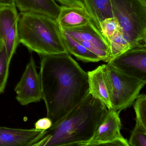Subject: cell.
<instances>
[{"label":"cell","instance_id":"cell-1","mask_svg":"<svg viewBox=\"0 0 146 146\" xmlns=\"http://www.w3.org/2000/svg\"><path fill=\"white\" fill-rule=\"evenodd\" d=\"M41 57L42 99L53 125L89 94L88 74L68 53Z\"/></svg>","mask_w":146,"mask_h":146},{"label":"cell","instance_id":"cell-2","mask_svg":"<svg viewBox=\"0 0 146 146\" xmlns=\"http://www.w3.org/2000/svg\"><path fill=\"white\" fill-rule=\"evenodd\" d=\"M109 111L105 105L89 94L66 116L43 131L36 142L42 139L44 146H79L88 143Z\"/></svg>","mask_w":146,"mask_h":146},{"label":"cell","instance_id":"cell-3","mask_svg":"<svg viewBox=\"0 0 146 146\" xmlns=\"http://www.w3.org/2000/svg\"><path fill=\"white\" fill-rule=\"evenodd\" d=\"M19 42L40 56L68 53L56 20L40 14L20 13Z\"/></svg>","mask_w":146,"mask_h":146},{"label":"cell","instance_id":"cell-4","mask_svg":"<svg viewBox=\"0 0 146 146\" xmlns=\"http://www.w3.org/2000/svg\"><path fill=\"white\" fill-rule=\"evenodd\" d=\"M114 17L133 48H146V3L143 0H111Z\"/></svg>","mask_w":146,"mask_h":146},{"label":"cell","instance_id":"cell-5","mask_svg":"<svg viewBox=\"0 0 146 146\" xmlns=\"http://www.w3.org/2000/svg\"><path fill=\"white\" fill-rule=\"evenodd\" d=\"M111 86V110L120 112L130 107L145 84L107 63Z\"/></svg>","mask_w":146,"mask_h":146},{"label":"cell","instance_id":"cell-6","mask_svg":"<svg viewBox=\"0 0 146 146\" xmlns=\"http://www.w3.org/2000/svg\"><path fill=\"white\" fill-rule=\"evenodd\" d=\"M63 31L98 56L101 60L107 63L110 61L111 55L109 43L93 21L82 27Z\"/></svg>","mask_w":146,"mask_h":146},{"label":"cell","instance_id":"cell-7","mask_svg":"<svg viewBox=\"0 0 146 146\" xmlns=\"http://www.w3.org/2000/svg\"><path fill=\"white\" fill-rule=\"evenodd\" d=\"M17 101L22 106L37 103L42 99V85L32 56L26 67L20 80L15 88Z\"/></svg>","mask_w":146,"mask_h":146},{"label":"cell","instance_id":"cell-8","mask_svg":"<svg viewBox=\"0 0 146 146\" xmlns=\"http://www.w3.org/2000/svg\"><path fill=\"white\" fill-rule=\"evenodd\" d=\"M19 15L15 4L0 7V38L11 60L20 44Z\"/></svg>","mask_w":146,"mask_h":146},{"label":"cell","instance_id":"cell-9","mask_svg":"<svg viewBox=\"0 0 146 146\" xmlns=\"http://www.w3.org/2000/svg\"><path fill=\"white\" fill-rule=\"evenodd\" d=\"M108 63L146 84V48L131 49Z\"/></svg>","mask_w":146,"mask_h":146},{"label":"cell","instance_id":"cell-10","mask_svg":"<svg viewBox=\"0 0 146 146\" xmlns=\"http://www.w3.org/2000/svg\"><path fill=\"white\" fill-rule=\"evenodd\" d=\"M89 94L111 110V86L107 64L88 72Z\"/></svg>","mask_w":146,"mask_h":146},{"label":"cell","instance_id":"cell-11","mask_svg":"<svg viewBox=\"0 0 146 146\" xmlns=\"http://www.w3.org/2000/svg\"><path fill=\"white\" fill-rule=\"evenodd\" d=\"M43 131L0 127V146H32Z\"/></svg>","mask_w":146,"mask_h":146},{"label":"cell","instance_id":"cell-12","mask_svg":"<svg viewBox=\"0 0 146 146\" xmlns=\"http://www.w3.org/2000/svg\"><path fill=\"white\" fill-rule=\"evenodd\" d=\"M119 113L114 110H109L89 142H107L123 138Z\"/></svg>","mask_w":146,"mask_h":146},{"label":"cell","instance_id":"cell-13","mask_svg":"<svg viewBox=\"0 0 146 146\" xmlns=\"http://www.w3.org/2000/svg\"><path fill=\"white\" fill-rule=\"evenodd\" d=\"M56 20L62 30L82 27L92 21L84 9L66 6H61L60 13Z\"/></svg>","mask_w":146,"mask_h":146},{"label":"cell","instance_id":"cell-14","mask_svg":"<svg viewBox=\"0 0 146 146\" xmlns=\"http://www.w3.org/2000/svg\"><path fill=\"white\" fill-rule=\"evenodd\" d=\"M16 7L20 13L40 14L56 20L61 6L55 0H14Z\"/></svg>","mask_w":146,"mask_h":146},{"label":"cell","instance_id":"cell-15","mask_svg":"<svg viewBox=\"0 0 146 146\" xmlns=\"http://www.w3.org/2000/svg\"><path fill=\"white\" fill-rule=\"evenodd\" d=\"M83 1L85 8L92 21L99 29L101 21L107 18L114 17L111 0Z\"/></svg>","mask_w":146,"mask_h":146},{"label":"cell","instance_id":"cell-16","mask_svg":"<svg viewBox=\"0 0 146 146\" xmlns=\"http://www.w3.org/2000/svg\"><path fill=\"white\" fill-rule=\"evenodd\" d=\"M62 31L63 42L68 54L83 62H96L101 61L98 56L86 48L66 31Z\"/></svg>","mask_w":146,"mask_h":146},{"label":"cell","instance_id":"cell-17","mask_svg":"<svg viewBox=\"0 0 146 146\" xmlns=\"http://www.w3.org/2000/svg\"><path fill=\"white\" fill-rule=\"evenodd\" d=\"M109 44L111 55V61L132 48L130 41L121 28L110 39Z\"/></svg>","mask_w":146,"mask_h":146},{"label":"cell","instance_id":"cell-18","mask_svg":"<svg viewBox=\"0 0 146 146\" xmlns=\"http://www.w3.org/2000/svg\"><path fill=\"white\" fill-rule=\"evenodd\" d=\"M11 61L4 46L0 51V94L3 93L7 85Z\"/></svg>","mask_w":146,"mask_h":146},{"label":"cell","instance_id":"cell-19","mask_svg":"<svg viewBox=\"0 0 146 146\" xmlns=\"http://www.w3.org/2000/svg\"><path fill=\"white\" fill-rule=\"evenodd\" d=\"M136 122L146 132V94H141L134 105Z\"/></svg>","mask_w":146,"mask_h":146},{"label":"cell","instance_id":"cell-20","mask_svg":"<svg viewBox=\"0 0 146 146\" xmlns=\"http://www.w3.org/2000/svg\"><path fill=\"white\" fill-rule=\"evenodd\" d=\"M121 28L119 21L115 17L107 18L101 21L100 24V31L108 43L111 37Z\"/></svg>","mask_w":146,"mask_h":146},{"label":"cell","instance_id":"cell-21","mask_svg":"<svg viewBox=\"0 0 146 146\" xmlns=\"http://www.w3.org/2000/svg\"><path fill=\"white\" fill-rule=\"evenodd\" d=\"M131 146H146V132L136 122L129 140Z\"/></svg>","mask_w":146,"mask_h":146},{"label":"cell","instance_id":"cell-22","mask_svg":"<svg viewBox=\"0 0 146 146\" xmlns=\"http://www.w3.org/2000/svg\"><path fill=\"white\" fill-rule=\"evenodd\" d=\"M77 146H131L123 137L107 142H89Z\"/></svg>","mask_w":146,"mask_h":146},{"label":"cell","instance_id":"cell-23","mask_svg":"<svg viewBox=\"0 0 146 146\" xmlns=\"http://www.w3.org/2000/svg\"><path fill=\"white\" fill-rule=\"evenodd\" d=\"M53 125L52 121L48 117H44L38 120L35 124V128L37 130H48Z\"/></svg>","mask_w":146,"mask_h":146},{"label":"cell","instance_id":"cell-24","mask_svg":"<svg viewBox=\"0 0 146 146\" xmlns=\"http://www.w3.org/2000/svg\"><path fill=\"white\" fill-rule=\"evenodd\" d=\"M55 1L60 3L62 5V6L78 7L82 8L86 10L85 8L83 0H55Z\"/></svg>","mask_w":146,"mask_h":146},{"label":"cell","instance_id":"cell-25","mask_svg":"<svg viewBox=\"0 0 146 146\" xmlns=\"http://www.w3.org/2000/svg\"><path fill=\"white\" fill-rule=\"evenodd\" d=\"M14 0H0V7L15 5Z\"/></svg>","mask_w":146,"mask_h":146},{"label":"cell","instance_id":"cell-26","mask_svg":"<svg viewBox=\"0 0 146 146\" xmlns=\"http://www.w3.org/2000/svg\"><path fill=\"white\" fill-rule=\"evenodd\" d=\"M44 143L43 141L42 140H41L38 142L37 143L34 144V145L32 146H44Z\"/></svg>","mask_w":146,"mask_h":146},{"label":"cell","instance_id":"cell-27","mask_svg":"<svg viewBox=\"0 0 146 146\" xmlns=\"http://www.w3.org/2000/svg\"><path fill=\"white\" fill-rule=\"evenodd\" d=\"M3 46H4V45H3L1 40V38H0V51H1V50L2 49V48Z\"/></svg>","mask_w":146,"mask_h":146},{"label":"cell","instance_id":"cell-28","mask_svg":"<svg viewBox=\"0 0 146 146\" xmlns=\"http://www.w3.org/2000/svg\"><path fill=\"white\" fill-rule=\"evenodd\" d=\"M143 1H145V3H146V0H143Z\"/></svg>","mask_w":146,"mask_h":146},{"label":"cell","instance_id":"cell-29","mask_svg":"<svg viewBox=\"0 0 146 146\" xmlns=\"http://www.w3.org/2000/svg\"><path fill=\"white\" fill-rule=\"evenodd\" d=\"M145 36H146V32H145Z\"/></svg>","mask_w":146,"mask_h":146},{"label":"cell","instance_id":"cell-30","mask_svg":"<svg viewBox=\"0 0 146 146\" xmlns=\"http://www.w3.org/2000/svg\"></svg>","mask_w":146,"mask_h":146}]
</instances>
